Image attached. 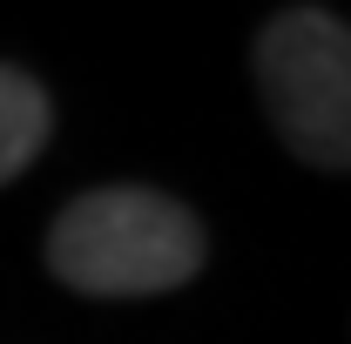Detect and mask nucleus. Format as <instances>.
Returning <instances> with one entry per match:
<instances>
[{"label": "nucleus", "instance_id": "obj_1", "mask_svg": "<svg viewBox=\"0 0 351 344\" xmlns=\"http://www.w3.org/2000/svg\"><path fill=\"white\" fill-rule=\"evenodd\" d=\"M203 223L162 189H88L47 230V270L82 297H162L203 270Z\"/></svg>", "mask_w": 351, "mask_h": 344}, {"label": "nucleus", "instance_id": "obj_2", "mask_svg": "<svg viewBox=\"0 0 351 344\" xmlns=\"http://www.w3.org/2000/svg\"><path fill=\"white\" fill-rule=\"evenodd\" d=\"M270 129L311 169H351V27L324 7H284L257 34Z\"/></svg>", "mask_w": 351, "mask_h": 344}, {"label": "nucleus", "instance_id": "obj_3", "mask_svg": "<svg viewBox=\"0 0 351 344\" xmlns=\"http://www.w3.org/2000/svg\"><path fill=\"white\" fill-rule=\"evenodd\" d=\"M47 129H54L47 88L21 68H0V182H14L47 149Z\"/></svg>", "mask_w": 351, "mask_h": 344}]
</instances>
